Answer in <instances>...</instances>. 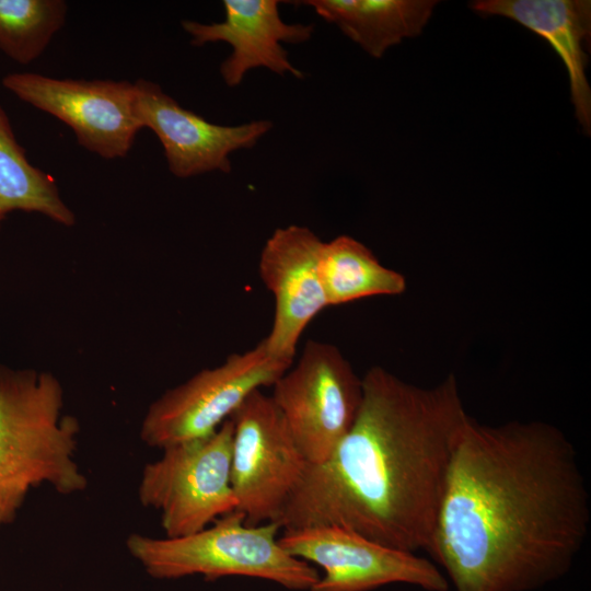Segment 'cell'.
Masks as SVG:
<instances>
[{
    "label": "cell",
    "mask_w": 591,
    "mask_h": 591,
    "mask_svg": "<svg viewBox=\"0 0 591 591\" xmlns=\"http://www.w3.org/2000/svg\"><path fill=\"white\" fill-rule=\"evenodd\" d=\"M309 464L325 461L351 429L362 378L333 344L309 340L270 395Z\"/></svg>",
    "instance_id": "8992f818"
},
{
    "label": "cell",
    "mask_w": 591,
    "mask_h": 591,
    "mask_svg": "<svg viewBox=\"0 0 591 591\" xmlns=\"http://www.w3.org/2000/svg\"><path fill=\"white\" fill-rule=\"evenodd\" d=\"M292 361L273 355L262 339L255 347L230 355L165 392L149 407L140 429L149 447L206 437L216 431L256 390L273 386Z\"/></svg>",
    "instance_id": "52a82bcc"
},
{
    "label": "cell",
    "mask_w": 591,
    "mask_h": 591,
    "mask_svg": "<svg viewBox=\"0 0 591 591\" xmlns=\"http://www.w3.org/2000/svg\"><path fill=\"white\" fill-rule=\"evenodd\" d=\"M468 418L453 374L421 387L370 368L351 429L325 461L308 463L278 524L335 525L395 549L429 553Z\"/></svg>",
    "instance_id": "7a4b0ae2"
},
{
    "label": "cell",
    "mask_w": 591,
    "mask_h": 591,
    "mask_svg": "<svg viewBox=\"0 0 591 591\" xmlns=\"http://www.w3.org/2000/svg\"><path fill=\"white\" fill-rule=\"evenodd\" d=\"M233 425L227 419L212 433L163 448L141 472V505L160 513L165 537L197 533L236 509L230 470Z\"/></svg>",
    "instance_id": "5b68a950"
},
{
    "label": "cell",
    "mask_w": 591,
    "mask_h": 591,
    "mask_svg": "<svg viewBox=\"0 0 591 591\" xmlns=\"http://www.w3.org/2000/svg\"><path fill=\"white\" fill-rule=\"evenodd\" d=\"M2 84L23 102L67 124L82 147L105 159L127 155L141 129L135 113V83L16 72L5 76Z\"/></svg>",
    "instance_id": "30bf717a"
},
{
    "label": "cell",
    "mask_w": 591,
    "mask_h": 591,
    "mask_svg": "<svg viewBox=\"0 0 591 591\" xmlns=\"http://www.w3.org/2000/svg\"><path fill=\"white\" fill-rule=\"evenodd\" d=\"M13 210L40 212L63 225L76 222L54 179L27 161L0 105V224Z\"/></svg>",
    "instance_id": "e0dca14e"
},
{
    "label": "cell",
    "mask_w": 591,
    "mask_h": 591,
    "mask_svg": "<svg viewBox=\"0 0 591 591\" xmlns=\"http://www.w3.org/2000/svg\"><path fill=\"white\" fill-rule=\"evenodd\" d=\"M135 92L137 120L158 136L170 172L179 178L215 171L229 173L230 154L253 148L273 128L267 119L236 126L212 124L144 79L135 82Z\"/></svg>",
    "instance_id": "8fae6325"
},
{
    "label": "cell",
    "mask_w": 591,
    "mask_h": 591,
    "mask_svg": "<svg viewBox=\"0 0 591 591\" xmlns=\"http://www.w3.org/2000/svg\"><path fill=\"white\" fill-rule=\"evenodd\" d=\"M278 543L289 555L323 568L310 591H370L391 583L449 590L448 578L432 561L340 526L285 529Z\"/></svg>",
    "instance_id": "9c48e42d"
},
{
    "label": "cell",
    "mask_w": 591,
    "mask_h": 591,
    "mask_svg": "<svg viewBox=\"0 0 591 591\" xmlns=\"http://www.w3.org/2000/svg\"><path fill=\"white\" fill-rule=\"evenodd\" d=\"M63 392L51 373L0 366V529L16 519L31 489L85 490L74 453L79 424L62 414Z\"/></svg>",
    "instance_id": "3957f363"
},
{
    "label": "cell",
    "mask_w": 591,
    "mask_h": 591,
    "mask_svg": "<svg viewBox=\"0 0 591 591\" xmlns=\"http://www.w3.org/2000/svg\"><path fill=\"white\" fill-rule=\"evenodd\" d=\"M222 22L201 23L182 21V27L192 37L194 46L223 42L232 53L220 66L224 83L241 84L247 71L266 68L271 72L302 79L303 72L289 60L282 43L301 44L314 33V24L286 23L279 13L277 0H224Z\"/></svg>",
    "instance_id": "4fadbf2b"
},
{
    "label": "cell",
    "mask_w": 591,
    "mask_h": 591,
    "mask_svg": "<svg viewBox=\"0 0 591 591\" xmlns=\"http://www.w3.org/2000/svg\"><path fill=\"white\" fill-rule=\"evenodd\" d=\"M318 269L328 306L376 296H399L405 277L380 263L360 241L338 235L322 244Z\"/></svg>",
    "instance_id": "2e32d148"
},
{
    "label": "cell",
    "mask_w": 591,
    "mask_h": 591,
    "mask_svg": "<svg viewBox=\"0 0 591 591\" xmlns=\"http://www.w3.org/2000/svg\"><path fill=\"white\" fill-rule=\"evenodd\" d=\"M322 244L308 227L290 224L276 229L259 255V277L275 300L264 340L273 355L288 361L293 362L306 326L328 306L318 269Z\"/></svg>",
    "instance_id": "7c38bea8"
},
{
    "label": "cell",
    "mask_w": 591,
    "mask_h": 591,
    "mask_svg": "<svg viewBox=\"0 0 591 591\" xmlns=\"http://www.w3.org/2000/svg\"><path fill=\"white\" fill-rule=\"evenodd\" d=\"M292 3L312 8L370 56L381 58L404 38L418 36L438 1L304 0Z\"/></svg>",
    "instance_id": "9a60e30c"
},
{
    "label": "cell",
    "mask_w": 591,
    "mask_h": 591,
    "mask_svg": "<svg viewBox=\"0 0 591 591\" xmlns=\"http://www.w3.org/2000/svg\"><path fill=\"white\" fill-rule=\"evenodd\" d=\"M230 480L248 525L278 523L308 462L273 398L256 390L230 417Z\"/></svg>",
    "instance_id": "ba28073f"
},
{
    "label": "cell",
    "mask_w": 591,
    "mask_h": 591,
    "mask_svg": "<svg viewBox=\"0 0 591 591\" xmlns=\"http://www.w3.org/2000/svg\"><path fill=\"white\" fill-rule=\"evenodd\" d=\"M471 8L487 15L511 19L551 44L563 60L577 120L591 134V89L584 45L591 33L589 0H476Z\"/></svg>",
    "instance_id": "5bb4252c"
},
{
    "label": "cell",
    "mask_w": 591,
    "mask_h": 591,
    "mask_svg": "<svg viewBox=\"0 0 591 591\" xmlns=\"http://www.w3.org/2000/svg\"><path fill=\"white\" fill-rule=\"evenodd\" d=\"M590 522L577 452L559 428L470 416L429 554L455 591H531L570 570Z\"/></svg>",
    "instance_id": "6da1fadb"
},
{
    "label": "cell",
    "mask_w": 591,
    "mask_h": 591,
    "mask_svg": "<svg viewBox=\"0 0 591 591\" xmlns=\"http://www.w3.org/2000/svg\"><path fill=\"white\" fill-rule=\"evenodd\" d=\"M61 0H0V49L20 63L39 57L63 25Z\"/></svg>",
    "instance_id": "ac0fdd59"
},
{
    "label": "cell",
    "mask_w": 591,
    "mask_h": 591,
    "mask_svg": "<svg viewBox=\"0 0 591 591\" xmlns=\"http://www.w3.org/2000/svg\"><path fill=\"white\" fill-rule=\"evenodd\" d=\"M280 525L245 523L233 510L211 526L181 537L128 536L129 554L154 579L201 575L207 580L229 576L258 578L297 591L311 590L320 575L309 563L289 555L278 543Z\"/></svg>",
    "instance_id": "277c9868"
}]
</instances>
